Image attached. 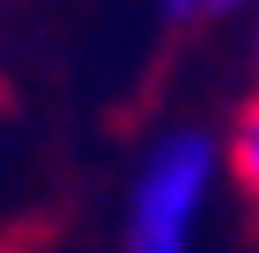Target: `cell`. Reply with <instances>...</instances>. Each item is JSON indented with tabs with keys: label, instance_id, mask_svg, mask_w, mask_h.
I'll return each mask as SVG.
<instances>
[{
	"label": "cell",
	"instance_id": "1",
	"mask_svg": "<svg viewBox=\"0 0 259 253\" xmlns=\"http://www.w3.org/2000/svg\"><path fill=\"white\" fill-rule=\"evenodd\" d=\"M220 146L203 130H175L152 146L141 163L136 191H130V225H124V253H186L197 208L214 186Z\"/></svg>",
	"mask_w": 259,
	"mask_h": 253
},
{
	"label": "cell",
	"instance_id": "2",
	"mask_svg": "<svg viewBox=\"0 0 259 253\" xmlns=\"http://www.w3.org/2000/svg\"><path fill=\"white\" fill-rule=\"evenodd\" d=\"M226 163H231V180H237V191L248 197V208L259 214V96H253V102L237 113V124H231Z\"/></svg>",
	"mask_w": 259,
	"mask_h": 253
},
{
	"label": "cell",
	"instance_id": "3",
	"mask_svg": "<svg viewBox=\"0 0 259 253\" xmlns=\"http://www.w3.org/2000/svg\"><path fill=\"white\" fill-rule=\"evenodd\" d=\"M163 12L175 17V23H186V17H197V12H208V0H163Z\"/></svg>",
	"mask_w": 259,
	"mask_h": 253
},
{
	"label": "cell",
	"instance_id": "4",
	"mask_svg": "<svg viewBox=\"0 0 259 253\" xmlns=\"http://www.w3.org/2000/svg\"><path fill=\"white\" fill-rule=\"evenodd\" d=\"M231 6H242V0H208V12H231Z\"/></svg>",
	"mask_w": 259,
	"mask_h": 253
}]
</instances>
